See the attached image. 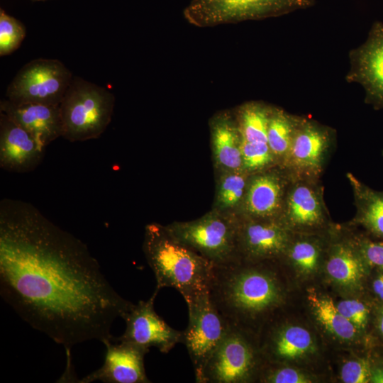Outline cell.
Here are the masks:
<instances>
[{"mask_svg": "<svg viewBox=\"0 0 383 383\" xmlns=\"http://www.w3.org/2000/svg\"><path fill=\"white\" fill-rule=\"evenodd\" d=\"M0 294L25 322L70 350L111 340L134 304L111 285L87 245L30 204H0Z\"/></svg>", "mask_w": 383, "mask_h": 383, "instance_id": "1", "label": "cell"}, {"mask_svg": "<svg viewBox=\"0 0 383 383\" xmlns=\"http://www.w3.org/2000/svg\"><path fill=\"white\" fill-rule=\"evenodd\" d=\"M265 262L213 266L210 298L230 326L253 333L282 303L279 277Z\"/></svg>", "mask_w": 383, "mask_h": 383, "instance_id": "2", "label": "cell"}, {"mask_svg": "<svg viewBox=\"0 0 383 383\" xmlns=\"http://www.w3.org/2000/svg\"><path fill=\"white\" fill-rule=\"evenodd\" d=\"M143 250L156 288L172 287L189 304L209 292L213 265L157 223L145 228Z\"/></svg>", "mask_w": 383, "mask_h": 383, "instance_id": "3", "label": "cell"}, {"mask_svg": "<svg viewBox=\"0 0 383 383\" xmlns=\"http://www.w3.org/2000/svg\"><path fill=\"white\" fill-rule=\"evenodd\" d=\"M114 104L107 89L73 77L60 104L62 137L70 142L98 138L111 121Z\"/></svg>", "mask_w": 383, "mask_h": 383, "instance_id": "4", "label": "cell"}, {"mask_svg": "<svg viewBox=\"0 0 383 383\" xmlns=\"http://www.w3.org/2000/svg\"><path fill=\"white\" fill-rule=\"evenodd\" d=\"M238 218L215 209L190 221H175L167 228L214 266L240 262L237 243Z\"/></svg>", "mask_w": 383, "mask_h": 383, "instance_id": "5", "label": "cell"}, {"mask_svg": "<svg viewBox=\"0 0 383 383\" xmlns=\"http://www.w3.org/2000/svg\"><path fill=\"white\" fill-rule=\"evenodd\" d=\"M314 4L315 0H192L183 13L190 24L205 28L277 17Z\"/></svg>", "mask_w": 383, "mask_h": 383, "instance_id": "6", "label": "cell"}, {"mask_svg": "<svg viewBox=\"0 0 383 383\" xmlns=\"http://www.w3.org/2000/svg\"><path fill=\"white\" fill-rule=\"evenodd\" d=\"M254 335L230 326L207 362L200 383H245L257 379L264 358Z\"/></svg>", "mask_w": 383, "mask_h": 383, "instance_id": "7", "label": "cell"}, {"mask_svg": "<svg viewBox=\"0 0 383 383\" xmlns=\"http://www.w3.org/2000/svg\"><path fill=\"white\" fill-rule=\"evenodd\" d=\"M70 70L60 60L38 58L26 64L6 91V99L16 103L60 106L72 79Z\"/></svg>", "mask_w": 383, "mask_h": 383, "instance_id": "8", "label": "cell"}, {"mask_svg": "<svg viewBox=\"0 0 383 383\" xmlns=\"http://www.w3.org/2000/svg\"><path fill=\"white\" fill-rule=\"evenodd\" d=\"M189 323L183 332L185 345L200 383L204 369L218 348L230 325L211 300L209 292L187 304Z\"/></svg>", "mask_w": 383, "mask_h": 383, "instance_id": "9", "label": "cell"}, {"mask_svg": "<svg viewBox=\"0 0 383 383\" xmlns=\"http://www.w3.org/2000/svg\"><path fill=\"white\" fill-rule=\"evenodd\" d=\"M335 142L334 129L299 116L283 165L292 177L320 179Z\"/></svg>", "mask_w": 383, "mask_h": 383, "instance_id": "10", "label": "cell"}, {"mask_svg": "<svg viewBox=\"0 0 383 383\" xmlns=\"http://www.w3.org/2000/svg\"><path fill=\"white\" fill-rule=\"evenodd\" d=\"M279 220L293 233L328 231L331 223L320 179L292 177Z\"/></svg>", "mask_w": 383, "mask_h": 383, "instance_id": "11", "label": "cell"}, {"mask_svg": "<svg viewBox=\"0 0 383 383\" xmlns=\"http://www.w3.org/2000/svg\"><path fill=\"white\" fill-rule=\"evenodd\" d=\"M293 233L279 220L238 218L237 243L240 261L257 262L280 259Z\"/></svg>", "mask_w": 383, "mask_h": 383, "instance_id": "12", "label": "cell"}, {"mask_svg": "<svg viewBox=\"0 0 383 383\" xmlns=\"http://www.w3.org/2000/svg\"><path fill=\"white\" fill-rule=\"evenodd\" d=\"M292 178L279 165L250 174L237 217L279 220Z\"/></svg>", "mask_w": 383, "mask_h": 383, "instance_id": "13", "label": "cell"}, {"mask_svg": "<svg viewBox=\"0 0 383 383\" xmlns=\"http://www.w3.org/2000/svg\"><path fill=\"white\" fill-rule=\"evenodd\" d=\"M158 291L146 301L134 304L123 317L126 329L122 335L113 338V341H124L150 349L156 348L168 353L177 344L183 343V332L168 325L155 311L154 301Z\"/></svg>", "mask_w": 383, "mask_h": 383, "instance_id": "14", "label": "cell"}, {"mask_svg": "<svg viewBox=\"0 0 383 383\" xmlns=\"http://www.w3.org/2000/svg\"><path fill=\"white\" fill-rule=\"evenodd\" d=\"M350 68L346 79L364 88L365 102L383 108V23L375 22L366 41L350 52Z\"/></svg>", "mask_w": 383, "mask_h": 383, "instance_id": "15", "label": "cell"}, {"mask_svg": "<svg viewBox=\"0 0 383 383\" xmlns=\"http://www.w3.org/2000/svg\"><path fill=\"white\" fill-rule=\"evenodd\" d=\"M324 260L326 273L335 285L350 292L360 290L369 267L353 235H342L331 225Z\"/></svg>", "mask_w": 383, "mask_h": 383, "instance_id": "16", "label": "cell"}, {"mask_svg": "<svg viewBox=\"0 0 383 383\" xmlns=\"http://www.w3.org/2000/svg\"><path fill=\"white\" fill-rule=\"evenodd\" d=\"M107 340L104 361L101 367L85 376L79 382L100 381L105 383H150L144 358L149 349L134 343Z\"/></svg>", "mask_w": 383, "mask_h": 383, "instance_id": "17", "label": "cell"}, {"mask_svg": "<svg viewBox=\"0 0 383 383\" xmlns=\"http://www.w3.org/2000/svg\"><path fill=\"white\" fill-rule=\"evenodd\" d=\"M45 148L26 129L0 111V166L12 172L35 169L43 159Z\"/></svg>", "mask_w": 383, "mask_h": 383, "instance_id": "18", "label": "cell"}, {"mask_svg": "<svg viewBox=\"0 0 383 383\" xmlns=\"http://www.w3.org/2000/svg\"><path fill=\"white\" fill-rule=\"evenodd\" d=\"M0 111L30 133L43 147L62 136L60 106L38 103L0 102Z\"/></svg>", "mask_w": 383, "mask_h": 383, "instance_id": "19", "label": "cell"}, {"mask_svg": "<svg viewBox=\"0 0 383 383\" xmlns=\"http://www.w3.org/2000/svg\"><path fill=\"white\" fill-rule=\"evenodd\" d=\"M214 165L219 172L243 170V138L233 111L223 110L209 120Z\"/></svg>", "mask_w": 383, "mask_h": 383, "instance_id": "20", "label": "cell"}, {"mask_svg": "<svg viewBox=\"0 0 383 383\" xmlns=\"http://www.w3.org/2000/svg\"><path fill=\"white\" fill-rule=\"evenodd\" d=\"M266 335L260 350L268 362L281 363L301 359L315 350L312 335L299 326L274 325L269 328Z\"/></svg>", "mask_w": 383, "mask_h": 383, "instance_id": "21", "label": "cell"}, {"mask_svg": "<svg viewBox=\"0 0 383 383\" xmlns=\"http://www.w3.org/2000/svg\"><path fill=\"white\" fill-rule=\"evenodd\" d=\"M346 177L356 210L352 224L362 226L370 237L383 240V191L370 188L351 172Z\"/></svg>", "mask_w": 383, "mask_h": 383, "instance_id": "22", "label": "cell"}, {"mask_svg": "<svg viewBox=\"0 0 383 383\" xmlns=\"http://www.w3.org/2000/svg\"><path fill=\"white\" fill-rule=\"evenodd\" d=\"M323 233H293L282 258L304 276L313 274L325 257L328 238Z\"/></svg>", "mask_w": 383, "mask_h": 383, "instance_id": "23", "label": "cell"}, {"mask_svg": "<svg viewBox=\"0 0 383 383\" xmlns=\"http://www.w3.org/2000/svg\"><path fill=\"white\" fill-rule=\"evenodd\" d=\"M308 299L316 319L328 333L343 342L357 338L360 331L338 311L331 297L310 290Z\"/></svg>", "mask_w": 383, "mask_h": 383, "instance_id": "24", "label": "cell"}, {"mask_svg": "<svg viewBox=\"0 0 383 383\" xmlns=\"http://www.w3.org/2000/svg\"><path fill=\"white\" fill-rule=\"evenodd\" d=\"M299 118V116L272 106L267 126V144L279 166H283L287 157Z\"/></svg>", "mask_w": 383, "mask_h": 383, "instance_id": "25", "label": "cell"}, {"mask_svg": "<svg viewBox=\"0 0 383 383\" xmlns=\"http://www.w3.org/2000/svg\"><path fill=\"white\" fill-rule=\"evenodd\" d=\"M249 176L244 170L219 172L213 209L237 217Z\"/></svg>", "mask_w": 383, "mask_h": 383, "instance_id": "26", "label": "cell"}, {"mask_svg": "<svg viewBox=\"0 0 383 383\" xmlns=\"http://www.w3.org/2000/svg\"><path fill=\"white\" fill-rule=\"evenodd\" d=\"M271 105L260 101L245 102L234 111L243 138L247 142L267 143Z\"/></svg>", "mask_w": 383, "mask_h": 383, "instance_id": "27", "label": "cell"}, {"mask_svg": "<svg viewBox=\"0 0 383 383\" xmlns=\"http://www.w3.org/2000/svg\"><path fill=\"white\" fill-rule=\"evenodd\" d=\"M243 169L249 174L278 165L267 143H252L243 140Z\"/></svg>", "mask_w": 383, "mask_h": 383, "instance_id": "28", "label": "cell"}, {"mask_svg": "<svg viewBox=\"0 0 383 383\" xmlns=\"http://www.w3.org/2000/svg\"><path fill=\"white\" fill-rule=\"evenodd\" d=\"M24 25L0 9V55H10L21 45L26 37Z\"/></svg>", "mask_w": 383, "mask_h": 383, "instance_id": "29", "label": "cell"}, {"mask_svg": "<svg viewBox=\"0 0 383 383\" xmlns=\"http://www.w3.org/2000/svg\"><path fill=\"white\" fill-rule=\"evenodd\" d=\"M267 367L262 364L257 380L268 383H309L311 379L301 371L270 362Z\"/></svg>", "mask_w": 383, "mask_h": 383, "instance_id": "30", "label": "cell"}, {"mask_svg": "<svg viewBox=\"0 0 383 383\" xmlns=\"http://www.w3.org/2000/svg\"><path fill=\"white\" fill-rule=\"evenodd\" d=\"M353 238L367 266L383 272V240L364 235H354Z\"/></svg>", "mask_w": 383, "mask_h": 383, "instance_id": "31", "label": "cell"}, {"mask_svg": "<svg viewBox=\"0 0 383 383\" xmlns=\"http://www.w3.org/2000/svg\"><path fill=\"white\" fill-rule=\"evenodd\" d=\"M336 306L359 331L366 328L370 317V310L365 303L358 299H348L338 302Z\"/></svg>", "mask_w": 383, "mask_h": 383, "instance_id": "32", "label": "cell"}, {"mask_svg": "<svg viewBox=\"0 0 383 383\" xmlns=\"http://www.w3.org/2000/svg\"><path fill=\"white\" fill-rule=\"evenodd\" d=\"M371 369L367 359L355 358L348 360L341 368V380L345 383L370 382Z\"/></svg>", "mask_w": 383, "mask_h": 383, "instance_id": "33", "label": "cell"}, {"mask_svg": "<svg viewBox=\"0 0 383 383\" xmlns=\"http://www.w3.org/2000/svg\"><path fill=\"white\" fill-rule=\"evenodd\" d=\"M372 289L375 295L383 301V272L378 274L372 282Z\"/></svg>", "mask_w": 383, "mask_h": 383, "instance_id": "34", "label": "cell"}, {"mask_svg": "<svg viewBox=\"0 0 383 383\" xmlns=\"http://www.w3.org/2000/svg\"><path fill=\"white\" fill-rule=\"evenodd\" d=\"M370 382L383 383V366L372 367Z\"/></svg>", "mask_w": 383, "mask_h": 383, "instance_id": "35", "label": "cell"}, {"mask_svg": "<svg viewBox=\"0 0 383 383\" xmlns=\"http://www.w3.org/2000/svg\"><path fill=\"white\" fill-rule=\"evenodd\" d=\"M376 326L379 334L383 338V304L380 306L377 311Z\"/></svg>", "mask_w": 383, "mask_h": 383, "instance_id": "36", "label": "cell"}, {"mask_svg": "<svg viewBox=\"0 0 383 383\" xmlns=\"http://www.w3.org/2000/svg\"><path fill=\"white\" fill-rule=\"evenodd\" d=\"M33 1H45V0H33Z\"/></svg>", "mask_w": 383, "mask_h": 383, "instance_id": "37", "label": "cell"}, {"mask_svg": "<svg viewBox=\"0 0 383 383\" xmlns=\"http://www.w3.org/2000/svg\"><path fill=\"white\" fill-rule=\"evenodd\" d=\"M382 156H383V151H382Z\"/></svg>", "mask_w": 383, "mask_h": 383, "instance_id": "38", "label": "cell"}]
</instances>
